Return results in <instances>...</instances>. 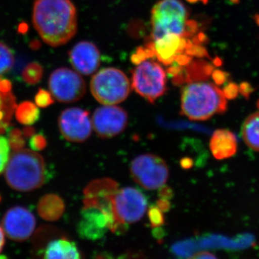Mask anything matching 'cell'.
<instances>
[{"mask_svg": "<svg viewBox=\"0 0 259 259\" xmlns=\"http://www.w3.org/2000/svg\"><path fill=\"white\" fill-rule=\"evenodd\" d=\"M118 189V184L111 179L94 180L83 190V206L96 205L104 201L110 200Z\"/></svg>", "mask_w": 259, "mask_h": 259, "instance_id": "obj_15", "label": "cell"}, {"mask_svg": "<svg viewBox=\"0 0 259 259\" xmlns=\"http://www.w3.org/2000/svg\"><path fill=\"white\" fill-rule=\"evenodd\" d=\"M258 107H259V102H258Z\"/></svg>", "mask_w": 259, "mask_h": 259, "instance_id": "obj_38", "label": "cell"}, {"mask_svg": "<svg viewBox=\"0 0 259 259\" xmlns=\"http://www.w3.org/2000/svg\"><path fill=\"white\" fill-rule=\"evenodd\" d=\"M23 136V132H21L20 130L13 129L10 131L8 135L9 143L13 151L21 149L25 146V139Z\"/></svg>", "mask_w": 259, "mask_h": 259, "instance_id": "obj_26", "label": "cell"}, {"mask_svg": "<svg viewBox=\"0 0 259 259\" xmlns=\"http://www.w3.org/2000/svg\"><path fill=\"white\" fill-rule=\"evenodd\" d=\"M49 85L53 97L64 103L78 101L86 92V83L83 78L67 68H60L52 72Z\"/></svg>", "mask_w": 259, "mask_h": 259, "instance_id": "obj_9", "label": "cell"}, {"mask_svg": "<svg viewBox=\"0 0 259 259\" xmlns=\"http://www.w3.org/2000/svg\"><path fill=\"white\" fill-rule=\"evenodd\" d=\"M44 258H80L81 254L74 242L61 238L50 242L42 251Z\"/></svg>", "mask_w": 259, "mask_h": 259, "instance_id": "obj_18", "label": "cell"}, {"mask_svg": "<svg viewBox=\"0 0 259 259\" xmlns=\"http://www.w3.org/2000/svg\"><path fill=\"white\" fill-rule=\"evenodd\" d=\"M14 56L6 44L0 42V75L8 72L14 64Z\"/></svg>", "mask_w": 259, "mask_h": 259, "instance_id": "obj_23", "label": "cell"}, {"mask_svg": "<svg viewBox=\"0 0 259 259\" xmlns=\"http://www.w3.org/2000/svg\"><path fill=\"white\" fill-rule=\"evenodd\" d=\"M180 164L182 168L187 169V168H190L193 166V161L190 158H184L181 160Z\"/></svg>", "mask_w": 259, "mask_h": 259, "instance_id": "obj_35", "label": "cell"}, {"mask_svg": "<svg viewBox=\"0 0 259 259\" xmlns=\"http://www.w3.org/2000/svg\"><path fill=\"white\" fill-rule=\"evenodd\" d=\"M15 115L19 122L23 125H30L39 120L40 111L36 104L31 102H24L16 107Z\"/></svg>", "mask_w": 259, "mask_h": 259, "instance_id": "obj_21", "label": "cell"}, {"mask_svg": "<svg viewBox=\"0 0 259 259\" xmlns=\"http://www.w3.org/2000/svg\"><path fill=\"white\" fill-rule=\"evenodd\" d=\"M5 245V234L3 228L0 226V253L3 249Z\"/></svg>", "mask_w": 259, "mask_h": 259, "instance_id": "obj_36", "label": "cell"}, {"mask_svg": "<svg viewBox=\"0 0 259 259\" xmlns=\"http://www.w3.org/2000/svg\"><path fill=\"white\" fill-rule=\"evenodd\" d=\"M148 217L150 225L153 228L161 227L165 223L163 212L156 205L150 206L148 209Z\"/></svg>", "mask_w": 259, "mask_h": 259, "instance_id": "obj_24", "label": "cell"}, {"mask_svg": "<svg viewBox=\"0 0 259 259\" xmlns=\"http://www.w3.org/2000/svg\"><path fill=\"white\" fill-rule=\"evenodd\" d=\"M226 99L224 93L214 83L191 82L182 89L181 111L191 120H206L226 111Z\"/></svg>", "mask_w": 259, "mask_h": 259, "instance_id": "obj_2", "label": "cell"}, {"mask_svg": "<svg viewBox=\"0 0 259 259\" xmlns=\"http://www.w3.org/2000/svg\"><path fill=\"white\" fill-rule=\"evenodd\" d=\"M44 75V69L41 65L37 63L29 64L23 70V79L30 84H35L41 80Z\"/></svg>", "mask_w": 259, "mask_h": 259, "instance_id": "obj_22", "label": "cell"}, {"mask_svg": "<svg viewBox=\"0 0 259 259\" xmlns=\"http://www.w3.org/2000/svg\"><path fill=\"white\" fill-rule=\"evenodd\" d=\"M32 23L42 40L53 47L69 42L77 30V17L71 0H36Z\"/></svg>", "mask_w": 259, "mask_h": 259, "instance_id": "obj_1", "label": "cell"}, {"mask_svg": "<svg viewBox=\"0 0 259 259\" xmlns=\"http://www.w3.org/2000/svg\"><path fill=\"white\" fill-rule=\"evenodd\" d=\"M191 258L197 259L216 258V256L214 254L209 253V252H200V253H197L192 255Z\"/></svg>", "mask_w": 259, "mask_h": 259, "instance_id": "obj_33", "label": "cell"}, {"mask_svg": "<svg viewBox=\"0 0 259 259\" xmlns=\"http://www.w3.org/2000/svg\"><path fill=\"white\" fill-rule=\"evenodd\" d=\"M190 44L185 37L168 34L152 40L148 46L152 50L153 56L161 64L171 66L180 56L188 54Z\"/></svg>", "mask_w": 259, "mask_h": 259, "instance_id": "obj_13", "label": "cell"}, {"mask_svg": "<svg viewBox=\"0 0 259 259\" xmlns=\"http://www.w3.org/2000/svg\"><path fill=\"white\" fill-rule=\"evenodd\" d=\"M131 174L136 183L146 190H154L165 185L169 171L164 160L147 153L134 158L131 164Z\"/></svg>", "mask_w": 259, "mask_h": 259, "instance_id": "obj_8", "label": "cell"}, {"mask_svg": "<svg viewBox=\"0 0 259 259\" xmlns=\"http://www.w3.org/2000/svg\"><path fill=\"white\" fill-rule=\"evenodd\" d=\"M59 127L65 139L81 143L91 136L93 125L88 111L78 107H71L61 112Z\"/></svg>", "mask_w": 259, "mask_h": 259, "instance_id": "obj_10", "label": "cell"}, {"mask_svg": "<svg viewBox=\"0 0 259 259\" xmlns=\"http://www.w3.org/2000/svg\"><path fill=\"white\" fill-rule=\"evenodd\" d=\"M238 143L236 136L231 131L220 129L214 131L209 148L213 156L217 159H226L236 154Z\"/></svg>", "mask_w": 259, "mask_h": 259, "instance_id": "obj_16", "label": "cell"}, {"mask_svg": "<svg viewBox=\"0 0 259 259\" xmlns=\"http://www.w3.org/2000/svg\"><path fill=\"white\" fill-rule=\"evenodd\" d=\"M70 61L78 72L83 75L93 74L100 64V53L93 42L81 41L70 51Z\"/></svg>", "mask_w": 259, "mask_h": 259, "instance_id": "obj_14", "label": "cell"}, {"mask_svg": "<svg viewBox=\"0 0 259 259\" xmlns=\"http://www.w3.org/2000/svg\"><path fill=\"white\" fill-rule=\"evenodd\" d=\"M16 107L11 82L9 80L0 79V134L9 127Z\"/></svg>", "mask_w": 259, "mask_h": 259, "instance_id": "obj_17", "label": "cell"}, {"mask_svg": "<svg viewBox=\"0 0 259 259\" xmlns=\"http://www.w3.org/2000/svg\"><path fill=\"white\" fill-rule=\"evenodd\" d=\"M30 148L34 151H40L47 146V141L45 136L42 134L34 135L29 141Z\"/></svg>", "mask_w": 259, "mask_h": 259, "instance_id": "obj_28", "label": "cell"}, {"mask_svg": "<svg viewBox=\"0 0 259 259\" xmlns=\"http://www.w3.org/2000/svg\"><path fill=\"white\" fill-rule=\"evenodd\" d=\"M132 86L136 93L153 104L166 93V72L157 61L146 59L134 70Z\"/></svg>", "mask_w": 259, "mask_h": 259, "instance_id": "obj_6", "label": "cell"}, {"mask_svg": "<svg viewBox=\"0 0 259 259\" xmlns=\"http://www.w3.org/2000/svg\"><path fill=\"white\" fill-rule=\"evenodd\" d=\"M34 134V129L32 128V127H25L23 131L24 136H26V137H29V136H31Z\"/></svg>", "mask_w": 259, "mask_h": 259, "instance_id": "obj_37", "label": "cell"}, {"mask_svg": "<svg viewBox=\"0 0 259 259\" xmlns=\"http://www.w3.org/2000/svg\"><path fill=\"white\" fill-rule=\"evenodd\" d=\"M242 137L248 147L259 151V112L252 114L243 122Z\"/></svg>", "mask_w": 259, "mask_h": 259, "instance_id": "obj_20", "label": "cell"}, {"mask_svg": "<svg viewBox=\"0 0 259 259\" xmlns=\"http://www.w3.org/2000/svg\"><path fill=\"white\" fill-rule=\"evenodd\" d=\"M187 18V8L180 0H160L151 12L153 40L168 34L189 36L196 26Z\"/></svg>", "mask_w": 259, "mask_h": 259, "instance_id": "obj_4", "label": "cell"}, {"mask_svg": "<svg viewBox=\"0 0 259 259\" xmlns=\"http://www.w3.org/2000/svg\"><path fill=\"white\" fill-rule=\"evenodd\" d=\"M152 234L154 238L158 240H161L163 237L166 236L164 230L161 228V227H156V228H153Z\"/></svg>", "mask_w": 259, "mask_h": 259, "instance_id": "obj_32", "label": "cell"}, {"mask_svg": "<svg viewBox=\"0 0 259 259\" xmlns=\"http://www.w3.org/2000/svg\"><path fill=\"white\" fill-rule=\"evenodd\" d=\"M156 206L161 209L162 212H168L171 207V202L168 199H161L160 198L156 202Z\"/></svg>", "mask_w": 259, "mask_h": 259, "instance_id": "obj_31", "label": "cell"}, {"mask_svg": "<svg viewBox=\"0 0 259 259\" xmlns=\"http://www.w3.org/2000/svg\"><path fill=\"white\" fill-rule=\"evenodd\" d=\"M36 221L29 209L23 207L10 209L3 220V227L7 236L14 241L28 239L35 231Z\"/></svg>", "mask_w": 259, "mask_h": 259, "instance_id": "obj_12", "label": "cell"}, {"mask_svg": "<svg viewBox=\"0 0 259 259\" xmlns=\"http://www.w3.org/2000/svg\"><path fill=\"white\" fill-rule=\"evenodd\" d=\"M35 101L37 106L44 108L52 105L54 103V99L51 93H49L47 90L40 89L35 95Z\"/></svg>", "mask_w": 259, "mask_h": 259, "instance_id": "obj_27", "label": "cell"}, {"mask_svg": "<svg viewBox=\"0 0 259 259\" xmlns=\"http://www.w3.org/2000/svg\"><path fill=\"white\" fill-rule=\"evenodd\" d=\"M112 209L117 223V233L127 230V225L138 222L147 210V199L141 191L125 187L112 197Z\"/></svg>", "mask_w": 259, "mask_h": 259, "instance_id": "obj_7", "label": "cell"}, {"mask_svg": "<svg viewBox=\"0 0 259 259\" xmlns=\"http://www.w3.org/2000/svg\"><path fill=\"white\" fill-rule=\"evenodd\" d=\"M64 200L56 194L44 196L37 204L39 215L47 221H58L64 212Z\"/></svg>", "mask_w": 259, "mask_h": 259, "instance_id": "obj_19", "label": "cell"}, {"mask_svg": "<svg viewBox=\"0 0 259 259\" xmlns=\"http://www.w3.org/2000/svg\"><path fill=\"white\" fill-rule=\"evenodd\" d=\"M158 194L161 199H168V200H169V199L173 198V190H172V189L170 188L168 186L164 185L159 187Z\"/></svg>", "mask_w": 259, "mask_h": 259, "instance_id": "obj_29", "label": "cell"}, {"mask_svg": "<svg viewBox=\"0 0 259 259\" xmlns=\"http://www.w3.org/2000/svg\"><path fill=\"white\" fill-rule=\"evenodd\" d=\"M213 77L215 80V82L218 83V84H221V83L224 82L225 79H226L225 73L220 71H216L214 74H213Z\"/></svg>", "mask_w": 259, "mask_h": 259, "instance_id": "obj_34", "label": "cell"}, {"mask_svg": "<svg viewBox=\"0 0 259 259\" xmlns=\"http://www.w3.org/2000/svg\"><path fill=\"white\" fill-rule=\"evenodd\" d=\"M127 112L120 107L105 105L94 112V130L102 139H110L122 133L127 125Z\"/></svg>", "mask_w": 259, "mask_h": 259, "instance_id": "obj_11", "label": "cell"}, {"mask_svg": "<svg viewBox=\"0 0 259 259\" xmlns=\"http://www.w3.org/2000/svg\"><path fill=\"white\" fill-rule=\"evenodd\" d=\"M10 159V143L9 141L0 136V174L4 171L5 166L8 165Z\"/></svg>", "mask_w": 259, "mask_h": 259, "instance_id": "obj_25", "label": "cell"}, {"mask_svg": "<svg viewBox=\"0 0 259 259\" xmlns=\"http://www.w3.org/2000/svg\"><path fill=\"white\" fill-rule=\"evenodd\" d=\"M94 97L105 105L120 103L128 97L131 86L126 75L115 68L99 71L90 83Z\"/></svg>", "mask_w": 259, "mask_h": 259, "instance_id": "obj_5", "label": "cell"}, {"mask_svg": "<svg viewBox=\"0 0 259 259\" xmlns=\"http://www.w3.org/2000/svg\"><path fill=\"white\" fill-rule=\"evenodd\" d=\"M7 183L20 192L40 188L47 182V165L39 153L28 149L15 150L5 174Z\"/></svg>", "mask_w": 259, "mask_h": 259, "instance_id": "obj_3", "label": "cell"}, {"mask_svg": "<svg viewBox=\"0 0 259 259\" xmlns=\"http://www.w3.org/2000/svg\"><path fill=\"white\" fill-rule=\"evenodd\" d=\"M223 93H224L225 96L226 97V98L233 99L238 95V89L237 88L236 84L231 83V84L228 85V86L225 88Z\"/></svg>", "mask_w": 259, "mask_h": 259, "instance_id": "obj_30", "label": "cell"}]
</instances>
